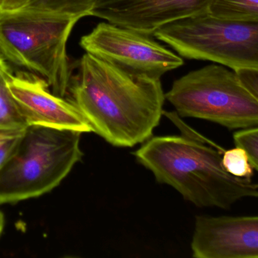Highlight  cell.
<instances>
[{"label":"cell","instance_id":"cell-7","mask_svg":"<svg viewBox=\"0 0 258 258\" xmlns=\"http://www.w3.org/2000/svg\"><path fill=\"white\" fill-rule=\"evenodd\" d=\"M87 53L137 76L161 80L181 67L183 60L151 35L101 22L80 41Z\"/></svg>","mask_w":258,"mask_h":258},{"label":"cell","instance_id":"cell-15","mask_svg":"<svg viewBox=\"0 0 258 258\" xmlns=\"http://www.w3.org/2000/svg\"><path fill=\"white\" fill-rule=\"evenodd\" d=\"M235 147L243 149L255 170H258V129L257 126L239 129L233 134Z\"/></svg>","mask_w":258,"mask_h":258},{"label":"cell","instance_id":"cell-6","mask_svg":"<svg viewBox=\"0 0 258 258\" xmlns=\"http://www.w3.org/2000/svg\"><path fill=\"white\" fill-rule=\"evenodd\" d=\"M153 36L188 59L213 61L232 71L258 69V22L223 20L206 11L167 24Z\"/></svg>","mask_w":258,"mask_h":258},{"label":"cell","instance_id":"cell-16","mask_svg":"<svg viewBox=\"0 0 258 258\" xmlns=\"http://www.w3.org/2000/svg\"><path fill=\"white\" fill-rule=\"evenodd\" d=\"M28 126L0 127V168L5 164L22 140Z\"/></svg>","mask_w":258,"mask_h":258},{"label":"cell","instance_id":"cell-2","mask_svg":"<svg viewBox=\"0 0 258 258\" xmlns=\"http://www.w3.org/2000/svg\"><path fill=\"white\" fill-rule=\"evenodd\" d=\"M205 144L185 136L152 137L133 155L157 182L199 208L229 209L241 199L257 197V184L229 174L222 152Z\"/></svg>","mask_w":258,"mask_h":258},{"label":"cell","instance_id":"cell-19","mask_svg":"<svg viewBox=\"0 0 258 258\" xmlns=\"http://www.w3.org/2000/svg\"><path fill=\"white\" fill-rule=\"evenodd\" d=\"M4 224H5V219H4V215L1 211H0V234L2 233L3 229L4 228Z\"/></svg>","mask_w":258,"mask_h":258},{"label":"cell","instance_id":"cell-3","mask_svg":"<svg viewBox=\"0 0 258 258\" xmlns=\"http://www.w3.org/2000/svg\"><path fill=\"white\" fill-rule=\"evenodd\" d=\"M80 16L19 9L0 10V52L6 61L43 78L64 97L72 84L67 45Z\"/></svg>","mask_w":258,"mask_h":258},{"label":"cell","instance_id":"cell-1","mask_svg":"<svg viewBox=\"0 0 258 258\" xmlns=\"http://www.w3.org/2000/svg\"><path fill=\"white\" fill-rule=\"evenodd\" d=\"M69 90L93 132L115 147L149 140L164 111L161 80L131 75L87 52Z\"/></svg>","mask_w":258,"mask_h":258},{"label":"cell","instance_id":"cell-9","mask_svg":"<svg viewBox=\"0 0 258 258\" xmlns=\"http://www.w3.org/2000/svg\"><path fill=\"white\" fill-rule=\"evenodd\" d=\"M191 249L195 258H257L256 216H196Z\"/></svg>","mask_w":258,"mask_h":258},{"label":"cell","instance_id":"cell-17","mask_svg":"<svg viewBox=\"0 0 258 258\" xmlns=\"http://www.w3.org/2000/svg\"><path fill=\"white\" fill-rule=\"evenodd\" d=\"M241 85L258 98V69L243 68L233 71Z\"/></svg>","mask_w":258,"mask_h":258},{"label":"cell","instance_id":"cell-4","mask_svg":"<svg viewBox=\"0 0 258 258\" xmlns=\"http://www.w3.org/2000/svg\"><path fill=\"white\" fill-rule=\"evenodd\" d=\"M81 134L28 126L0 168V205L39 197L56 187L84 155Z\"/></svg>","mask_w":258,"mask_h":258},{"label":"cell","instance_id":"cell-18","mask_svg":"<svg viewBox=\"0 0 258 258\" xmlns=\"http://www.w3.org/2000/svg\"><path fill=\"white\" fill-rule=\"evenodd\" d=\"M29 0H0V10H16L23 8Z\"/></svg>","mask_w":258,"mask_h":258},{"label":"cell","instance_id":"cell-14","mask_svg":"<svg viewBox=\"0 0 258 258\" xmlns=\"http://www.w3.org/2000/svg\"><path fill=\"white\" fill-rule=\"evenodd\" d=\"M222 152V166L229 174L235 177L251 179L255 170L243 149L235 147L229 150H223Z\"/></svg>","mask_w":258,"mask_h":258},{"label":"cell","instance_id":"cell-20","mask_svg":"<svg viewBox=\"0 0 258 258\" xmlns=\"http://www.w3.org/2000/svg\"><path fill=\"white\" fill-rule=\"evenodd\" d=\"M4 61H6V60L4 59V57H3L2 54H1V52H0V63L4 62Z\"/></svg>","mask_w":258,"mask_h":258},{"label":"cell","instance_id":"cell-11","mask_svg":"<svg viewBox=\"0 0 258 258\" xmlns=\"http://www.w3.org/2000/svg\"><path fill=\"white\" fill-rule=\"evenodd\" d=\"M208 13L223 20L258 22V0H211Z\"/></svg>","mask_w":258,"mask_h":258},{"label":"cell","instance_id":"cell-5","mask_svg":"<svg viewBox=\"0 0 258 258\" xmlns=\"http://www.w3.org/2000/svg\"><path fill=\"white\" fill-rule=\"evenodd\" d=\"M164 96L181 117L232 130L257 126L258 98L241 85L233 71L221 64H210L184 75Z\"/></svg>","mask_w":258,"mask_h":258},{"label":"cell","instance_id":"cell-8","mask_svg":"<svg viewBox=\"0 0 258 258\" xmlns=\"http://www.w3.org/2000/svg\"><path fill=\"white\" fill-rule=\"evenodd\" d=\"M8 86L27 126L76 131L84 134L93 129L78 107L57 96L46 81L33 73L10 74Z\"/></svg>","mask_w":258,"mask_h":258},{"label":"cell","instance_id":"cell-12","mask_svg":"<svg viewBox=\"0 0 258 258\" xmlns=\"http://www.w3.org/2000/svg\"><path fill=\"white\" fill-rule=\"evenodd\" d=\"M99 0H29L22 9L84 18L90 13Z\"/></svg>","mask_w":258,"mask_h":258},{"label":"cell","instance_id":"cell-10","mask_svg":"<svg viewBox=\"0 0 258 258\" xmlns=\"http://www.w3.org/2000/svg\"><path fill=\"white\" fill-rule=\"evenodd\" d=\"M211 0H99L90 16L147 35L164 25L208 11Z\"/></svg>","mask_w":258,"mask_h":258},{"label":"cell","instance_id":"cell-13","mask_svg":"<svg viewBox=\"0 0 258 258\" xmlns=\"http://www.w3.org/2000/svg\"><path fill=\"white\" fill-rule=\"evenodd\" d=\"M11 72L6 61L0 63V127L28 126L9 89Z\"/></svg>","mask_w":258,"mask_h":258}]
</instances>
